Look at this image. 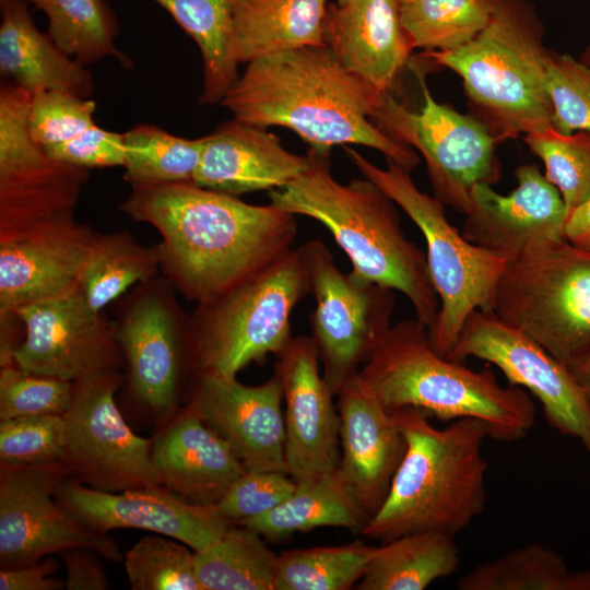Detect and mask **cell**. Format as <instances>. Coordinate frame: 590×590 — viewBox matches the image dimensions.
I'll return each mask as SVG.
<instances>
[{"label": "cell", "instance_id": "obj_22", "mask_svg": "<svg viewBox=\"0 0 590 590\" xmlns=\"http://www.w3.org/2000/svg\"><path fill=\"white\" fill-rule=\"evenodd\" d=\"M517 187L509 194L480 184L472 191V209L462 234L470 243L505 257L544 239H564L567 210L558 189L536 164L515 170Z\"/></svg>", "mask_w": 590, "mask_h": 590}, {"label": "cell", "instance_id": "obj_50", "mask_svg": "<svg viewBox=\"0 0 590 590\" xmlns=\"http://www.w3.org/2000/svg\"><path fill=\"white\" fill-rule=\"evenodd\" d=\"M569 369L590 401V352L569 367Z\"/></svg>", "mask_w": 590, "mask_h": 590}, {"label": "cell", "instance_id": "obj_27", "mask_svg": "<svg viewBox=\"0 0 590 590\" xmlns=\"http://www.w3.org/2000/svg\"><path fill=\"white\" fill-rule=\"evenodd\" d=\"M0 73L31 94L56 90L91 98L94 93L86 66L37 28L23 0H0Z\"/></svg>", "mask_w": 590, "mask_h": 590}, {"label": "cell", "instance_id": "obj_7", "mask_svg": "<svg viewBox=\"0 0 590 590\" xmlns=\"http://www.w3.org/2000/svg\"><path fill=\"white\" fill-rule=\"evenodd\" d=\"M344 152L363 177L405 212L425 239L428 274L439 299L427 331L434 350L446 357L467 319L476 310H493L508 260L465 239L448 221L445 205L420 190L409 170L391 162L379 167L347 145Z\"/></svg>", "mask_w": 590, "mask_h": 590}, {"label": "cell", "instance_id": "obj_37", "mask_svg": "<svg viewBox=\"0 0 590 590\" xmlns=\"http://www.w3.org/2000/svg\"><path fill=\"white\" fill-rule=\"evenodd\" d=\"M499 0H400L402 25L413 48L450 50L488 24Z\"/></svg>", "mask_w": 590, "mask_h": 590}, {"label": "cell", "instance_id": "obj_10", "mask_svg": "<svg viewBox=\"0 0 590 590\" xmlns=\"http://www.w3.org/2000/svg\"><path fill=\"white\" fill-rule=\"evenodd\" d=\"M416 74L424 97L422 108L412 111L386 92L373 120L388 137L423 156L434 197L467 215L474 187L492 186L502 178L498 142L474 116L436 102L424 74Z\"/></svg>", "mask_w": 590, "mask_h": 590}, {"label": "cell", "instance_id": "obj_42", "mask_svg": "<svg viewBox=\"0 0 590 590\" xmlns=\"http://www.w3.org/2000/svg\"><path fill=\"white\" fill-rule=\"evenodd\" d=\"M546 83L552 127L562 134L590 132V67L568 54L550 50Z\"/></svg>", "mask_w": 590, "mask_h": 590}, {"label": "cell", "instance_id": "obj_26", "mask_svg": "<svg viewBox=\"0 0 590 590\" xmlns=\"http://www.w3.org/2000/svg\"><path fill=\"white\" fill-rule=\"evenodd\" d=\"M203 139L193 184L232 196L285 187L309 162L308 155L287 151L266 128L235 118Z\"/></svg>", "mask_w": 590, "mask_h": 590}, {"label": "cell", "instance_id": "obj_47", "mask_svg": "<svg viewBox=\"0 0 590 590\" xmlns=\"http://www.w3.org/2000/svg\"><path fill=\"white\" fill-rule=\"evenodd\" d=\"M66 568L67 590H107L110 588L107 575L97 552L78 546L60 553Z\"/></svg>", "mask_w": 590, "mask_h": 590}, {"label": "cell", "instance_id": "obj_5", "mask_svg": "<svg viewBox=\"0 0 590 590\" xmlns=\"http://www.w3.org/2000/svg\"><path fill=\"white\" fill-rule=\"evenodd\" d=\"M359 376L390 412L413 408L445 422L477 418L495 440L522 439L535 422L526 390L500 386L488 368L473 370L438 354L417 319L392 324Z\"/></svg>", "mask_w": 590, "mask_h": 590}, {"label": "cell", "instance_id": "obj_34", "mask_svg": "<svg viewBox=\"0 0 590 590\" xmlns=\"http://www.w3.org/2000/svg\"><path fill=\"white\" fill-rule=\"evenodd\" d=\"M158 269L156 245L145 247L128 232L95 233L79 290L102 311L131 286L156 278Z\"/></svg>", "mask_w": 590, "mask_h": 590}, {"label": "cell", "instance_id": "obj_41", "mask_svg": "<svg viewBox=\"0 0 590 590\" xmlns=\"http://www.w3.org/2000/svg\"><path fill=\"white\" fill-rule=\"evenodd\" d=\"M74 382L24 370L0 368V420L31 415H64L73 399Z\"/></svg>", "mask_w": 590, "mask_h": 590}, {"label": "cell", "instance_id": "obj_1", "mask_svg": "<svg viewBox=\"0 0 590 590\" xmlns=\"http://www.w3.org/2000/svg\"><path fill=\"white\" fill-rule=\"evenodd\" d=\"M120 210L153 226L160 268L186 298L205 303L290 250L294 214L193 182L132 189Z\"/></svg>", "mask_w": 590, "mask_h": 590}, {"label": "cell", "instance_id": "obj_3", "mask_svg": "<svg viewBox=\"0 0 590 590\" xmlns=\"http://www.w3.org/2000/svg\"><path fill=\"white\" fill-rule=\"evenodd\" d=\"M307 155L306 170L287 186L270 190V202L321 223L349 257L353 275L401 293L428 329L439 299L426 253L405 236L397 204L365 177L347 184L334 179L330 151L309 148Z\"/></svg>", "mask_w": 590, "mask_h": 590}, {"label": "cell", "instance_id": "obj_46", "mask_svg": "<svg viewBox=\"0 0 590 590\" xmlns=\"http://www.w3.org/2000/svg\"><path fill=\"white\" fill-rule=\"evenodd\" d=\"M43 148L51 158L86 169L123 166L126 157L123 133L97 125L66 142Z\"/></svg>", "mask_w": 590, "mask_h": 590}, {"label": "cell", "instance_id": "obj_25", "mask_svg": "<svg viewBox=\"0 0 590 590\" xmlns=\"http://www.w3.org/2000/svg\"><path fill=\"white\" fill-rule=\"evenodd\" d=\"M163 486L198 505L216 506L246 471L229 444L187 406L152 439Z\"/></svg>", "mask_w": 590, "mask_h": 590}, {"label": "cell", "instance_id": "obj_24", "mask_svg": "<svg viewBox=\"0 0 590 590\" xmlns=\"http://www.w3.org/2000/svg\"><path fill=\"white\" fill-rule=\"evenodd\" d=\"M323 39L345 69L381 94L390 92L414 49L400 0L329 3Z\"/></svg>", "mask_w": 590, "mask_h": 590}, {"label": "cell", "instance_id": "obj_2", "mask_svg": "<svg viewBox=\"0 0 590 590\" xmlns=\"http://www.w3.org/2000/svg\"><path fill=\"white\" fill-rule=\"evenodd\" d=\"M381 93L345 69L327 46H308L248 62L221 104L235 119L291 129L310 149L357 144L380 152L410 173L416 151L374 122Z\"/></svg>", "mask_w": 590, "mask_h": 590}, {"label": "cell", "instance_id": "obj_36", "mask_svg": "<svg viewBox=\"0 0 590 590\" xmlns=\"http://www.w3.org/2000/svg\"><path fill=\"white\" fill-rule=\"evenodd\" d=\"M123 179L132 189L193 182L204 139H185L140 123L123 133Z\"/></svg>", "mask_w": 590, "mask_h": 590}, {"label": "cell", "instance_id": "obj_13", "mask_svg": "<svg viewBox=\"0 0 590 590\" xmlns=\"http://www.w3.org/2000/svg\"><path fill=\"white\" fill-rule=\"evenodd\" d=\"M32 94L0 85V237L73 213L88 169L51 158L33 140L27 117Z\"/></svg>", "mask_w": 590, "mask_h": 590}, {"label": "cell", "instance_id": "obj_17", "mask_svg": "<svg viewBox=\"0 0 590 590\" xmlns=\"http://www.w3.org/2000/svg\"><path fill=\"white\" fill-rule=\"evenodd\" d=\"M12 312L25 330L13 355L24 370L76 382L118 370L123 363L115 323L93 309L79 288Z\"/></svg>", "mask_w": 590, "mask_h": 590}, {"label": "cell", "instance_id": "obj_43", "mask_svg": "<svg viewBox=\"0 0 590 590\" xmlns=\"http://www.w3.org/2000/svg\"><path fill=\"white\" fill-rule=\"evenodd\" d=\"M64 453L63 415H31L0 421V462H63Z\"/></svg>", "mask_w": 590, "mask_h": 590}, {"label": "cell", "instance_id": "obj_38", "mask_svg": "<svg viewBox=\"0 0 590 590\" xmlns=\"http://www.w3.org/2000/svg\"><path fill=\"white\" fill-rule=\"evenodd\" d=\"M375 546L362 541L278 555L274 590H349L364 576Z\"/></svg>", "mask_w": 590, "mask_h": 590}, {"label": "cell", "instance_id": "obj_11", "mask_svg": "<svg viewBox=\"0 0 590 590\" xmlns=\"http://www.w3.org/2000/svg\"><path fill=\"white\" fill-rule=\"evenodd\" d=\"M298 249L316 300L309 316L311 339L322 363V377L337 396L391 328L396 294L340 271L320 239H310Z\"/></svg>", "mask_w": 590, "mask_h": 590}, {"label": "cell", "instance_id": "obj_16", "mask_svg": "<svg viewBox=\"0 0 590 590\" xmlns=\"http://www.w3.org/2000/svg\"><path fill=\"white\" fill-rule=\"evenodd\" d=\"M167 279L140 283L115 323L133 394L160 414L176 404L188 362L192 368L189 319Z\"/></svg>", "mask_w": 590, "mask_h": 590}, {"label": "cell", "instance_id": "obj_29", "mask_svg": "<svg viewBox=\"0 0 590 590\" xmlns=\"http://www.w3.org/2000/svg\"><path fill=\"white\" fill-rule=\"evenodd\" d=\"M296 483L294 492L273 510L238 524L271 541L320 527H341L362 534L370 517L344 482L339 469Z\"/></svg>", "mask_w": 590, "mask_h": 590}, {"label": "cell", "instance_id": "obj_48", "mask_svg": "<svg viewBox=\"0 0 590 590\" xmlns=\"http://www.w3.org/2000/svg\"><path fill=\"white\" fill-rule=\"evenodd\" d=\"M59 564L51 557L32 565L0 570L1 590H60L64 581L55 577Z\"/></svg>", "mask_w": 590, "mask_h": 590}, {"label": "cell", "instance_id": "obj_30", "mask_svg": "<svg viewBox=\"0 0 590 590\" xmlns=\"http://www.w3.org/2000/svg\"><path fill=\"white\" fill-rule=\"evenodd\" d=\"M460 564L455 535L421 531L375 546L358 590H422L455 574Z\"/></svg>", "mask_w": 590, "mask_h": 590}, {"label": "cell", "instance_id": "obj_45", "mask_svg": "<svg viewBox=\"0 0 590 590\" xmlns=\"http://www.w3.org/2000/svg\"><path fill=\"white\" fill-rule=\"evenodd\" d=\"M296 484L284 472L246 470L216 507L232 523H241L273 510L294 492Z\"/></svg>", "mask_w": 590, "mask_h": 590}, {"label": "cell", "instance_id": "obj_39", "mask_svg": "<svg viewBox=\"0 0 590 590\" xmlns=\"http://www.w3.org/2000/svg\"><path fill=\"white\" fill-rule=\"evenodd\" d=\"M523 141L544 163V176L560 192L568 215L590 196V132L562 134L548 127Z\"/></svg>", "mask_w": 590, "mask_h": 590}, {"label": "cell", "instance_id": "obj_35", "mask_svg": "<svg viewBox=\"0 0 590 590\" xmlns=\"http://www.w3.org/2000/svg\"><path fill=\"white\" fill-rule=\"evenodd\" d=\"M42 10L47 33L71 57L88 66L114 58L130 68V59L116 45L119 26L107 0H23Z\"/></svg>", "mask_w": 590, "mask_h": 590}, {"label": "cell", "instance_id": "obj_52", "mask_svg": "<svg viewBox=\"0 0 590 590\" xmlns=\"http://www.w3.org/2000/svg\"><path fill=\"white\" fill-rule=\"evenodd\" d=\"M349 1H351V0H337V4L343 5V4L347 3Z\"/></svg>", "mask_w": 590, "mask_h": 590}, {"label": "cell", "instance_id": "obj_40", "mask_svg": "<svg viewBox=\"0 0 590 590\" xmlns=\"http://www.w3.org/2000/svg\"><path fill=\"white\" fill-rule=\"evenodd\" d=\"M193 551L172 538L144 536L125 554V571L132 590H202Z\"/></svg>", "mask_w": 590, "mask_h": 590}, {"label": "cell", "instance_id": "obj_12", "mask_svg": "<svg viewBox=\"0 0 590 590\" xmlns=\"http://www.w3.org/2000/svg\"><path fill=\"white\" fill-rule=\"evenodd\" d=\"M118 370L74 382L72 403L63 415L70 476L103 492L162 485L151 460L152 439L132 432L116 402Z\"/></svg>", "mask_w": 590, "mask_h": 590}, {"label": "cell", "instance_id": "obj_49", "mask_svg": "<svg viewBox=\"0 0 590 590\" xmlns=\"http://www.w3.org/2000/svg\"><path fill=\"white\" fill-rule=\"evenodd\" d=\"M566 239L580 247H590V196L567 215Z\"/></svg>", "mask_w": 590, "mask_h": 590}, {"label": "cell", "instance_id": "obj_9", "mask_svg": "<svg viewBox=\"0 0 590 590\" xmlns=\"http://www.w3.org/2000/svg\"><path fill=\"white\" fill-rule=\"evenodd\" d=\"M492 311L571 367L590 352V247L527 246L507 261Z\"/></svg>", "mask_w": 590, "mask_h": 590}, {"label": "cell", "instance_id": "obj_14", "mask_svg": "<svg viewBox=\"0 0 590 590\" xmlns=\"http://www.w3.org/2000/svg\"><path fill=\"white\" fill-rule=\"evenodd\" d=\"M67 476L63 462L0 463L1 569L32 565L78 546L111 562L122 559L114 538L81 523L57 503L55 492Z\"/></svg>", "mask_w": 590, "mask_h": 590}, {"label": "cell", "instance_id": "obj_44", "mask_svg": "<svg viewBox=\"0 0 590 590\" xmlns=\"http://www.w3.org/2000/svg\"><path fill=\"white\" fill-rule=\"evenodd\" d=\"M96 104L62 91L32 94L27 125L31 137L42 146L66 142L93 127Z\"/></svg>", "mask_w": 590, "mask_h": 590}, {"label": "cell", "instance_id": "obj_32", "mask_svg": "<svg viewBox=\"0 0 590 590\" xmlns=\"http://www.w3.org/2000/svg\"><path fill=\"white\" fill-rule=\"evenodd\" d=\"M459 590H590V568L570 570L564 558L540 543L481 563L457 582Z\"/></svg>", "mask_w": 590, "mask_h": 590}, {"label": "cell", "instance_id": "obj_23", "mask_svg": "<svg viewBox=\"0 0 590 590\" xmlns=\"http://www.w3.org/2000/svg\"><path fill=\"white\" fill-rule=\"evenodd\" d=\"M340 464L344 482L371 517L382 505L406 444L392 414L358 374L339 393Z\"/></svg>", "mask_w": 590, "mask_h": 590}, {"label": "cell", "instance_id": "obj_6", "mask_svg": "<svg viewBox=\"0 0 590 590\" xmlns=\"http://www.w3.org/2000/svg\"><path fill=\"white\" fill-rule=\"evenodd\" d=\"M544 26L529 0H499L488 24L450 50L420 54L462 80L471 115L498 143L552 127L546 83L550 49Z\"/></svg>", "mask_w": 590, "mask_h": 590}, {"label": "cell", "instance_id": "obj_21", "mask_svg": "<svg viewBox=\"0 0 590 590\" xmlns=\"http://www.w3.org/2000/svg\"><path fill=\"white\" fill-rule=\"evenodd\" d=\"M94 236L71 213L0 237V312L78 290Z\"/></svg>", "mask_w": 590, "mask_h": 590}, {"label": "cell", "instance_id": "obj_8", "mask_svg": "<svg viewBox=\"0 0 590 590\" xmlns=\"http://www.w3.org/2000/svg\"><path fill=\"white\" fill-rule=\"evenodd\" d=\"M310 293L297 248L205 303L189 319L193 369L236 377L279 355L293 339L291 315Z\"/></svg>", "mask_w": 590, "mask_h": 590}, {"label": "cell", "instance_id": "obj_33", "mask_svg": "<svg viewBox=\"0 0 590 590\" xmlns=\"http://www.w3.org/2000/svg\"><path fill=\"white\" fill-rule=\"evenodd\" d=\"M235 524L216 542L193 553L202 590H274L278 555L258 532Z\"/></svg>", "mask_w": 590, "mask_h": 590}, {"label": "cell", "instance_id": "obj_28", "mask_svg": "<svg viewBox=\"0 0 590 590\" xmlns=\"http://www.w3.org/2000/svg\"><path fill=\"white\" fill-rule=\"evenodd\" d=\"M327 0H237L234 12L235 59L260 57L308 46H324Z\"/></svg>", "mask_w": 590, "mask_h": 590}, {"label": "cell", "instance_id": "obj_31", "mask_svg": "<svg viewBox=\"0 0 590 590\" xmlns=\"http://www.w3.org/2000/svg\"><path fill=\"white\" fill-rule=\"evenodd\" d=\"M198 45L203 61L200 104L221 103L238 80L233 50L237 0H152Z\"/></svg>", "mask_w": 590, "mask_h": 590}, {"label": "cell", "instance_id": "obj_15", "mask_svg": "<svg viewBox=\"0 0 590 590\" xmlns=\"http://www.w3.org/2000/svg\"><path fill=\"white\" fill-rule=\"evenodd\" d=\"M475 357L495 365L509 385L528 390L542 405L547 424L578 439L590 459V401L570 369L493 311H474L446 356Z\"/></svg>", "mask_w": 590, "mask_h": 590}, {"label": "cell", "instance_id": "obj_18", "mask_svg": "<svg viewBox=\"0 0 590 590\" xmlns=\"http://www.w3.org/2000/svg\"><path fill=\"white\" fill-rule=\"evenodd\" d=\"M55 498L69 515L97 532L141 529L177 540L193 552L216 542L232 524L216 506L190 503L163 485L111 493L67 476Z\"/></svg>", "mask_w": 590, "mask_h": 590}, {"label": "cell", "instance_id": "obj_19", "mask_svg": "<svg viewBox=\"0 0 590 590\" xmlns=\"http://www.w3.org/2000/svg\"><path fill=\"white\" fill-rule=\"evenodd\" d=\"M283 388L274 374L258 386L197 373L187 408L224 438L246 470L287 473Z\"/></svg>", "mask_w": 590, "mask_h": 590}, {"label": "cell", "instance_id": "obj_4", "mask_svg": "<svg viewBox=\"0 0 590 590\" xmlns=\"http://www.w3.org/2000/svg\"><path fill=\"white\" fill-rule=\"evenodd\" d=\"M406 448L380 508L362 535L382 543L404 534L439 531L456 535L484 510L487 425L464 417L436 428L424 412L392 411Z\"/></svg>", "mask_w": 590, "mask_h": 590}, {"label": "cell", "instance_id": "obj_20", "mask_svg": "<svg viewBox=\"0 0 590 590\" xmlns=\"http://www.w3.org/2000/svg\"><path fill=\"white\" fill-rule=\"evenodd\" d=\"M285 401V459L296 482L334 472L340 464V417L333 392L319 370L311 337H293L276 356Z\"/></svg>", "mask_w": 590, "mask_h": 590}, {"label": "cell", "instance_id": "obj_51", "mask_svg": "<svg viewBox=\"0 0 590 590\" xmlns=\"http://www.w3.org/2000/svg\"><path fill=\"white\" fill-rule=\"evenodd\" d=\"M582 63L590 67V42L589 44L583 48L580 57L578 58Z\"/></svg>", "mask_w": 590, "mask_h": 590}]
</instances>
